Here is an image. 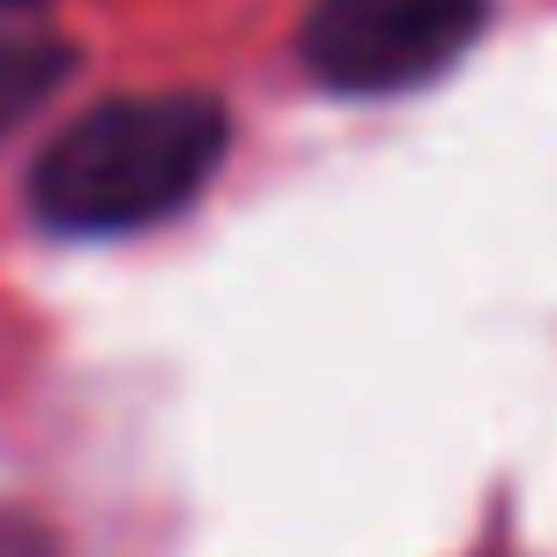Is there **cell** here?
<instances>
[{
    "label": "cell",
    "mask_w": 557,
    "mask_h": 557,
    "mask_svg": "<svg viewBox=\"0 0 557 557\" xmlns=\"http://www.w3.org/2000/svg\"><path fill=\"white\" fill-rule=\"evenodd\" d=\"M490 0H317L301 15V69L339 98L437 84L482 38Z\"/></svg>",
    "instance_id": "cell-2"
},
{
    "label": "cell",
    "mask_w": 557,
    "mask_h": 557,
    "mask_svg": "<svg viewBox=\"0 0 557 557\" xmlns=\"http://www.w3.org/2000/svg\"><path fill=\"white\" fill-rule=\"evenodd\" d=\"M226 159V106L211 91H136L76 113L30 166V211L53 234H136L188 211Z\"/></svg>",
    "instance_id": "cell-1"
},
{
    "label": "cell",
    "mask_w": 557,
    "mask_h": 557,
    "mask_svg": "<svg viewBox=\"0 0 557 557\" xmlns=\"http://www.w3.org/2000/svg\"><path fill=\"white\" fill-rule=\"evenodd\" d=\"M76 76V46L61 38H0V144Z\"/></svg>",
    "instance_id": "cell-3"
},
{
    "label": "cell",
    "mask_w": 557,
    "mask_h": 557,
    "mask_svg": "<svg viewBox=\"0 0 557 557\" xmlns=\"http://www.w3.org/2000/svg\"><path fill=\"white\" fill-rule=\"evenodd\" d=\"M0 8H15V0H0Z\"/></svg>",
    "instance_id": "cell-4"
}]
</instances>
